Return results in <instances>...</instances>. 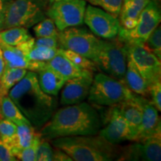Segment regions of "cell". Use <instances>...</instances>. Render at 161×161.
I'll return each instance as SVG.
<instances>
[{
	"label": "cell",
	"mask_w": 161,
	"mask_h": 161,
	"mask_svg": "<svg viewBox=\"0 0 161 161\" xmlns=\"http://www.w3.org/2000/svg\"><path fill=\"white\" fill-rule=\"evenodd\" d=\"M103 125L97 109L86 102H80L55 111L39 133L46 140L63 136L96 135Z\"/></svg>",
	"instance_id": "cell-1"
},
{
	"label": "cell",
	"mask_w": 161,
	"mask_h": 161,
	"mask_svg": "<svg viewBox=\"0 0 161 161\" xmlns=\"http://www.w3.org/2000/svg\"><path fill=\"white\" fill-rule=\"evenodd\" d=\"M8 95L37 130L50 119L58 107L55 96L48 95L41 90L37 73L33 71H28Z\"/></svg>",
	"instance_id": "cell-2"
},
{
	"label": "cell",
	"mask_w": 161,
	"mask_h": 161,
	"mask_svg": "<svg viewBox=\"0 0 161 161\" xmlns=\"http://www.w3.org/2000/svg\"><path fill=\"white\" fill-rule=\"evenodd\" d=\"M50 141L52 146L64 151L75 161L118 160L122 153V148L96 134L63 136Z\"/></svg>",
	"instance_id": "cell-3"
},
{
	"label": "cell",
	"mask_w": 161,
	"mask_h": 161,
	"mask_svg": "<svg viewBox=\"0 0 161 161\" xmlns=\"http://www.w3.org/2000/svg\"><path fill=\"white\" fill-rule=\"evenodd\" d=\"M122 80L104 73H98L92 80L88 100L97 106H114L133 96Z\"/></svg>",
	"instance_id": "cell-4"
},
{
	"label": "cell",
	"mask_w": 161,
	"mask_h": 161,
	"mask_svg": "<svg viewBox=\"0 0 161 161\" xmlns=\"http://www.w3.org/2000/svg\"><path fill=\"white\" fill-rule=\"evenodd\" d=\"M49 4V0H12L6 13L3 30L32 27L46 17Z\"/></svg>",
	"instance_id": "cell-5"
},
{
	"label": "cell",
	"mask_w": 161,
	"mask_h": 161,
	"mask_svg": "<svg viewBox=\"0 0 161 161\" xmlns=\"http://www.w3.org/2000/svg\"><path fill=\"white\" fill-rule=\"evenodd\" d=\"M128 55L124 43L117 37L101 40L100 47L95 62L98 69L111 77L123 80L126 71Z\"/></svg>",
	"instance_id": "cell-6"
},
{
	"label": "cell",
	"mask_w": 161,
	"mask_h": 161,
	"mask_svg": "<svg viewBox=\"0 0 161 161\" xmlns=\"http://www.w3.org/2000/svg\"><path fill=\"white\" fill-rule=\"evenodd\" d=\"M59 48L69 49L95 60L100 47L101 39L84 28L74 26L59 31Z\"/></svg>",
	"instance_id": "cell-7"
},
{
	"label": "cell",
	"mask_w": 161,
	"mask_h": 161,
	"mask_svg": "<svg viewBox=\"0 0 161 161\" xmlns=\"http://www.w3.org/2000/svg\"><path fill=\"white\" fill-rule=\"evenodd\" d=\"M160 10L156 0H150L141 12L136 25L131 29L119 27L117 38L122 43L135 42L145 43L160 23Z\"/></svg>",
	"instance_id": "cell-8"
},
{
	"label": "cell",
	"mask_w": 161,
	"mask_h": 161,
	"mask_svg": "<svg viewBox=\"0 0 161 161\" xmlns=\"http://www.w3.org/2000/svg\"><path fill=\"white\" fill-rule=\"evenodd\" d=\"M85 0H59L50 3L46 16L53 20L59 31L84 23Z\"/></svg>",
	"instance_id": "cell-9"
},
{
	"label": "cell",
	"mask_w": 161,
	"mask_h": 161,
	"mask_svg": "<svg viewBox=\"0 0 161 161\" xmlns=\"http://www.w3.org/2000/svg\"><path fill=\"white\" fill-rule=\"evenodd\" d=\"M123 43L125 46L128 58L131 60L148 85L160 80V60L147 49L144 43L135 42H125Z\"/></svg>",
	"instance_id": "cell-10"
},
{
	"label": "cell",
	"mask_w": 161,
	"mask_h": 161,
	"mask_svg": "<svg viewBox=\"0 0 161 161\" xmlns=\"http://www.w3.org/2000/svg\"><path fill=\"white\" fill-rule=\"evenodd\" d=\"M84 23L94 35L105 40L117 37L120 27L117 17L92 5L86 7Z\"/></svg>",
	"instance_id": "cell-11"
},
{
	"label": "cell",
	"mask_w": 161,
	"mask_h": 161,
	"mask_svg": "<svg viewBox=\"0 0 161 161\" xmlns=\"http://www.w3.org/2000/svg\"><path fill=\"white\" fill-rule=\"evenodd\" d=\"M161 160V134H157L136 143L122 148L118 160L160 161Z\"/></svg>",
	"instance_id": "cell-12"
},
{
	"label": "cell",
	"mask_w": 161,
	"mask_h": 161,
	"mask_svg": "<svg viewBox=\"0 0 161 161\" xmlns=\"http://www.w3.org/2000/svg\"><path fill=\"white\" fill-rule=\"evenodd\" d=\"M104 124L105 126L98 132V134L112 144L117 145L125 140H132L131 133L126 120L114 105L106 116Z\"/></svg>",
	"instance_id": "cell-13"
},
{
	"label": "cell",
	"mask_w": 161,
	"mask_h": 161,
	"mask_svg": "<svg viewBox=\"0 0 161 161\" xmlns=\"http://www.w3.org/2000/svg\"><path fill=\"white\" fill-rule=\"evenodd\" d=\"M93 80V72H88L84 75L67 80L61 92L60 103L62 105L78 104L88 97Z\"/></svg>",
	"instance_id": "cell-14"
},
{
	"label": "cell",
	"mask_w": 161,
	"mask_h": 161,
	"mask_svg": "<svg viewBox=\"0 0 161 161\" xmlns=\"http://www.w3.org/2000/svg\"><path fill=\"white\" fill-rule=\"evenodd\" d=\"M0 48L3 54L5 68L19 67L37 72L46 66V62L29 60L17 46H9L1 42Z\"/></svg>",
	"instance_id": "cell-15"
},
{
	"label": "cell",
	"mask_w": 161,
	"mask_h": 161,
	"mask_svg": "<svg viewBox=\"0 0 161 161\" xmlns=\"http://www.w3.org/2000/svg\"><path fill=\"white\" fill-rule=\"evenodd\" d=\"M142 114L140 131L136 141L143 140L149 136L161 134L160 120L158 115V110L152 102L146 98L139 96Z\"/></svg>",
	"instance_id": "cell-16"
},
{
	"label": "cell",
	"mask_w": 161,
	"mask_h": 161,
	"mask_svg": "<svg viewBox=\"0 0 161 161\" xmlns=\"http://www.w3.org/2000/svg\"><path fill=\"white\" fill-rule=\"evenodd\" d=\"M119 110L126 120L132 136V141H136L140 131L142 109L139 96L133 94L131 98L117 104Z\"/></svg>",
	"instance_id": "cell-17"
},
{
	"label": "cell",
	"mask_w": 161,
	"mask_h": 161,
	"mask_svg": "<svg viewBox=\"0 0 161 161\" xmlns=\"http://www.w3.org/2000/svg\"><path fill=\"white\" fill-rule=\"evenodd\" d=\"M150 0H123L119 13L121 27L131 29L136 25L141 12L148 5Z\"/></svg>",
	"instance_id": "cell-18"
},
{
	"label": "cell",
	"mask_w": 161,
	"mask_h": 161,
	"mask_svg": "<svg viewBox=\"0 0 161 161\" xmlns=\"http://www.w3.org/2000/svg\"><path fill=\"white\" fill-rule=\"evenodd\" d=\"M37 78L41 90L48 95L56 96L63 88L66 80L46 64L43 69L37 72Z\"/></svg>",
	"instance_id": "cell-19"
},
{
	"label": "cell",
	"mask_w": 161,
	"mask_h": 161,
	"mask_svg": "<svg viewBox=\"0 0 161 161\" xmlns=\"http://www.w3.org/2000/svg\"><path fill=\"white\" fill-rule=\"evenodd\" d=\"M46 64L52 69H54L58 74L63 76L66 80L78 77V76L84 75L88 72H91L89 70L81 69L79 66L75 65L73 62L68 59L63 54L60 53L59 50H58L57 55L52 58L51 60H48Z\"/></svg>",
	"instance_id": "cell-20"
},
{
	"label": "cell",
	"mask_w": 161,
	"mask_h": 161,
	"mask_svg": "<svg viewBox=\"0 0 161 161\" xmlns=\"http://www.w3.org/2000/svg\"><path fill=\"white\" fill-rule=\"evenodd\" d=\"M122 81L124 82L127 87L134 93L144 96V97L149 95L148 94L149 85L142 77V75L134 66V63L129 58H128V60H127L126 71Z\"/></svg>",
	"instance_id": "cell-21"
},
{
	"label": "cell",
	"mask_w": 161,
	"mask_h": 161,
	"mask_svg": "<svg viewBox=\"0 0 161 161\" xmlns=\"http://www.w3.org/2000/svg\"><path fill=\"white\" fill-rule=\"evenodd\" d=\"M38 132L31 125H18L16 134L5 144L9 147L12 154H14L18 151L29 147L32 143Z\"/></svg>",
	"instance_id": "cell-22"
},
{
	"label": "cell",
	"mask_w": 161,
	"mask_h": 161,
	"mask_svg": "<svg viewBox=\"0 0 161 161\" xmlns=\"http://www.w3.org/2000/svg\"><path fill=\"white\" fill-rule=\"evenodd\" d=\"M27 72V69L23 68H5L0 78V101L3 96L8 94L9 90L23 79Z\"/></svg>",
	"instance_id": "cell-23"
},
{
	"label": "cell",
	"mask_w": 161,
	"mask_h": 161,
	"mask_svg": "<svg viewBox=\"0 0 161 161\" xmlns=\"http://www.w3.org/2000/svg\"><path fill=\"white\" fill-rule=\"evenodd\" d=\"M0 109L3 117L9 119L17 125L22 124L31 125L28 119L22 114L8 95L3 96L0 101Z\"/></svg>",
	"instance_id": "cell-24"
},
{
	"label": "cell",
	"mask_w": 161,
	"mask_h": 161,
	"mask_svg": "<svg viewBox=\"0 0 161 161\" xmlns=\"http://www.w3.org/2000/svg\"><path fill=\"white\" fill-rule=\"evenodd\" d=\"M31 37L27 29L24 27L9 28L0 31L2 42L12 46L19 45Z\"/></svg>",
	"instance_id": "cell-25"
},
{
	"label": "cell",
	"mask_w": 161,
	"mask_h": 161,
	"mask_svg": "<svg viewBox=\"0 0 161 161\" xmlns=\"http://www.w3.org/2000/svg\"><path fill=\"white\" fill-rule=\"evenodd\" d=\"M59 51L60 53L63 54L68 59H69L75 65L79 66L81 69L89 70V71H91L92 72L98 70V66L95 62L93 60L89 59V58L69 49H64L59 48Z\"/></svg>",
	"instance_id": "cell-26"
},
{
	"label": "cell",
	"mask_w": 161,
	"mask_h": 161,
	"mask_svg": "<svg viewBox=\"0 0 161 161\" xmlns=\"http://www.w3.org/2000/svg\"><path fill=\"white\" fill-rule=\"evenodd\" d=\"M33 29L37 37H58L59 33L54 21L49 17H45L37 23Z\"/></svg>",
	"instance_id": "cell-27"
},
{
	"label": "cell",
	"mask_w": 161,
	"mask_h": 161,
	"mask_svg": "<svg viewBox=\"0 0 161 161\" xmlns=\"http://www.w3.org/2000/svg\"><path fill=\"white\" fill-rule=\"evenodd\" d=\"M58 50H59V48H49L45 47V46H34V47L28 53L27 57L31 60L47 62L48 60H51L52 58L57 55Z\"/></svg>",
	"instance_id": "cell-28"
},
{
	"label": "cell",
	"mask_w": 161,
	"mask_h": 161,
	"mask_svg": "<svg viewBox=\"0 0 161 161\" xmlns=\"http://www.w3.org/2000/svg\"><path fill=\"white\" fill-rule=\"evenodd\" d=\"M40 140H41V136H40V133L38 132V134L34 139L32 143L29 147L18 151L14 155L16 158H17V160H19L35 161L36 153H37V147L39 146Z\"/></svg>",
	"instance_id": "cell-29"
},
{
	"label": "cell",
	"mask_w": 161,
	"mask_h": 161,
	"mask_svg": "<svg viewBox=\"0 0 161 161\" xmlns=\"http://www.w3.org/2000/svg\"><path fill=\"white\" fill-rule=\"evenodd\" d=\"M92 5L98 6L104 11L117 17L119 15L123 0H88Z\"/></svg>",
	"instance_id": "cell-30"
},
{
	"label": "cell",
	"mask_w": 161,
	"mask_h": 161,
	"mask_svg": "<svg viewBox=\"0 0 161 161\" xmlns=\"http://www.w3.org/2000/svg\"><path fill=\"white\" fill-rule=\"evenodd\" d=\"M146 47L149 49L158 59H161V29L160 26H157L155 29L148 37L144 43Z\"/></svg>",
	"instance_id": "cell-31"
},
{
	"label": "cell",
	"mask_w": 161,
	"mask_h": 161,
	"mask_svg": "<svg viewBox=\"0 0 161 161\" xmlns=\"http://www.w3.org/2000/svg\"><path fill=\"white\" fill-rule=\"evenodd\" d=\"M54 158V149L47 140L41 136V140L36 153V160L52 161Z\"/></svg>",
	"instance_id": "cell-32"
},
{
	"label": "cell",
	"mask_w": 161,
	"mask_h": 161,
	"mask_svg": "<svg viewBox=\"0 0 161 161\" xmlns=\"http://www.w3.org/2000/svg\"><path fill=\"white\" fill-rule=\"evenodd\" d=\"M17 125L13 122L3 118L0 119V138L7 143L17 132Z\"/></svg>",
	"instance_id": "cell-33"
},
{
	"label": "cell",
	"mask_w": 161,
	"mask_h": 161,
	"mask_svg": "<svg viewBox=\"0 0 161 161\" xmlns=\"http://www.w3.org/2000/svg\"><path fill=\"white\" fill-rule=\"evenodd\" d=\"M148 94L151 96L152 103L158 111L161 110V82L160 80L150 84L148 87Z\"/></svg>",
	"instance_id": "cell-34"
},
{
	"label": "cell",
	"mask_w": 161,
	"mask_h": 161,
	"mask_svg": "<svg viewBox=\"0 0 161 161\" xmlns=\"http://www.w3.org/2000/svg\"><path fill=\"white\" fill-rule=\"evenodd\" d=\"M35 46H45L49 48H59L58 37H37L35 41Z\"/></svg>",
	"instance_id": "cell-35"
},
{
	"label": "cell",
	"mask_w": 161,
	"mask_h": 161,
	"mask_svg": "<svg viewBox=\"0 0 161 161\" xmlns=\"http://www.w3.org/2000/svg\"><path fill=\"white\" fill-rule=\"evenodd\" d=\"M17 159L12 154L9 147L0 138V161H16Z\"/></svg>",
	"instance_id": "cell-36"
},
{
	"label": "cell",
	"mask_w": 161,
	"mask_h": 161,
	"mask_svg": "<svg viewBox=\"0 0 161 161\" xmlns=\"http://www.w3.org/2000/svg\"><path fill=\"white\" fill-rule=\"evenodd\" d=\"M12 0H0V31H3L8 8Z\"/></svg>",
	"instance_id": "cell-37"
},
{
	"label": "cell",
	"mask_w": 161,
	"mask_h": 161,
	"mask_svg": "<svg viewBox=\"0 0 161 161\" xmlns=\"http://www.w3.org/2000/svg\"><path fill=\"white\" fill-rule=\"evenodd\" d=\"M53 160L55 161H72V158L66 154L64 151L58 148H55L54 149V158Z\"/></svg>",
	"instance_id": "cell-38"
},
{
	"label": "cell",
	"mask_w": 161,
	"mask_h": 161,
	"mask_svg": "<svg viewBox=\"0 0 161 161\" xmlns=\"http://www.w3.org/2000/svg\"><path fill=\"white\" fill-rule=\"evenodd\" d=\"M5 60H4V58H3V52H2L1 48H0V78H1L2 75H3V73L4 72V69H5Z\"/></svg>",
	"instance_id": "cell-39"
},
{
	"label": "cell",
	"mask_w": 161,
	"mask_h": 161,
	"mask_svg": "<svg viewBox=\"0 0 161 161\" xmlns=\"http://www.w3.org/2000/svg\"><path fill=\"white\" fill-rule=\"evenodd\" d=\"M3 118H4V117H3V114H2V112H1V109H0V119H3Z\"/></svg>",
	"instance_id": "cell-40"
},
{
	"label": "cell",
	"mask_w": 161,
	"mask_h": 161,
	"mask_svg": "<svg viewBox=\"0 0 161 161\" xmlns=\"http://www.w3.org/2000/svg\"><path fill=\"white\" fill-rule=\"evenodd\" d=\"M56 1H59V0H49V3H54V2H56Z\"/></svg>",
	"instance_id": "cell-41"
}]
</instances>
